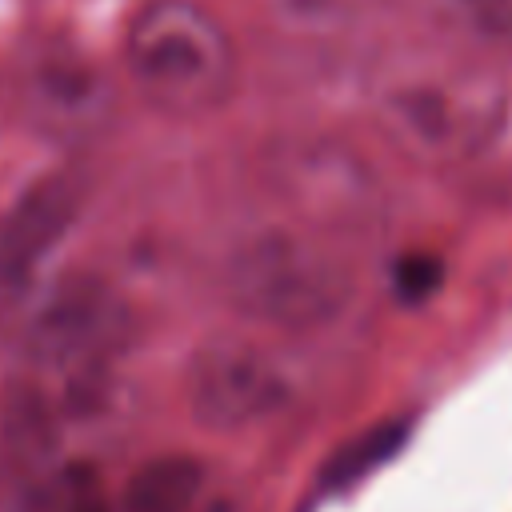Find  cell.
Segmentation results:
<instances>
[{
	"label": "cell",
	"mask_w": 512,
	"mask_h": 512,
	"mask_svg": "<svg viewBox=\"0 0 512 512\" xmlns=\"http://www.w3.org/2000/svg\"><path fill=\"white\" fill-rule=\"evenodd\" d=\"M128 340L124 296L100 276H68L28 316L24 360L40 380H104Z\"/></svg>",
	"instance_id": "cell-4"
},
{
	"label": "cell",
	"mask_w": 512,
	"mask_h": 512,
	"mask_svg": "<svg viewBox=\"0 0 512 512\" xmlns=\"http://www.w3.org/2000/svg\"><path fill=\"white\" fill-rule=\"evenodd\" d=\"M432 12L468 48L512 60V0H432Z\"/></svg>",
	"instance_id": "cell-10"
},
{
	"label": "cell",
	"mask_w": 512,
	"mask_h": 512,
	"mask_svg": "<svg viewBox=\"0 0 512 512\" xmlns=\"http://www.w3.org/2000/svg\"><path fill=\"white\" fill-rule=\"evenodd\" d=\"M376 124L388 144L448 172H496L512 164V88L472 68H416L376 92Z\"/></svg>",
	"instance_id": "cell-1"
},
{
	"label": "cell",
	"mask_w": 512,
	"mask_h": 512,
	"mask_svg": "<svg viewBox=\"0 0 512 512\" xmlns=\"http://www.w3.org/2000/svg\"><path fill=\"white\" fill-rule=\"evenodd\" d=\"M224 300L260 328L304 336L332 328L356 300V272L336 236L284 224L236 240L220 264Z\"/></svg>",
	"instance_id": "cell-2"
},
{
	"label": "cell",
	"mask_w": 512,
	"mask_h": 512,
	"mask_svg": "<svg viewBox=\"0 0 512 512\" xmlns=\"http://www.w3.org/2000/svg\"><path fill=\"white\" fill-rule=\"evenodd\" d=\"M260 176L264 188L288 204L296 224L328 236L368 228L384 212V192L368 160L332 136L276 140L264 152Z\"/></svg>",
	"instance_id": "cell-5"
},
{
	"label": "cell",
	"mask_w": 512,
	"mask_h": 512,
	"mask_svg": "<svg viewBox=\"0 0 512 512\" xmlns=\"http://www.w3.org/2000/svg\"><path fill=\"white\" fill-rule=\"evenodd\" d=\"M80 212V180L72 172L36 176L0 212V284L28 280L68 236Z\"/></svg>",
	"instance_id": "cell-8"
},
{
	"label": "cell",
	"mask_w": 512,
	"mask_h": 512,
	"mask_svg": "<svg viewBox=\"0 0 512 512\" xmlns=\"http://www.w3.org/2000/svg\"><path fill=\"white\" fill-rule=\"evenodd\" d=\"M272 8L300 32H340L348 20H356L364 0H272Z\"/></svg>",
	"instance_id": "cell-12"
},
{
	"label": "cell",
	"mask_w": 512,
	"mask_h": 512,
	"mask_svg": "<svg viewBox=\"0 0 512 512\" xmlns=\"http://www.w3.org/2000/svg\"><path fill=\"white\" fill-rule=\"evenodd\" d=\"M36 512H116V496L92 464H60L40 484Z\"/></svg>",
	"instance_id": "cell-11"
},
{
	"label": "cell",
	"mask_w": 512,
	"mask_h": 512,
	"mask_svg": "<svg viewBox=\"0 0 512 512\" xmlns=\"http://www.w3.org/2000/svg\"><path fill=\"white\" fill-rule=\"evenodd\" d=\"M204 496V468L192 456H152L144 460L124 492L116 496V512H196Z\"/></svg>",
	"instance_id": "cell-9"
},
{
	"label": "cell",
	"mask_w": 512,
	"mask_h": 512,
	"mask_svg": "<svg viewBox=\"0 0 512 512\" xmlns=\"http://www.w3.org/2000/svg\"><path fill=\"white\" fill-rule=\"evenodd\" d=\"M28 116L56 136H88L108 116V80L72 48H44L20 76Z\"/></svg>",
	"instance_id": "cell-7"
},
{
	"label": "cell",
	"mask_w": 512,
	"mask_h": 512,
	"mask_svg": "<svg viewBox=\"0 0 512 512\" xmlns=\"http://www.w3.org/2000/svg\"><path fill=\"white\" fill-rule=\"evenodd\" d=\"M188 412L212 432H244L300 400V376L280 348L256 336L204 340L184 364Z\"/></svg>",
	"instance_id": "cell-6"
},
{
	"label": "cell",
	"mask_w": 512,
	"mask_h": 512,
	"mask_svg": "<svg viewBox=\"0 0 512 512\" xmlns=\"http://www.w3.org/2000/svg\"><path fill=\"white\" fill-rule=\"evenodd\" d=\"M124 72L152 108L204 116L236 88V44L200 0H144L124 28Z\"/></svg>",
	"instance_id": "cell-3"
}]
</instances>
